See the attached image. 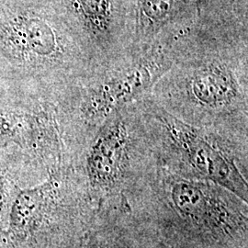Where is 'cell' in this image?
Returning a JSON list of instances; mask_svg holds the SVG:
<instances>
[{"label": "cell", "mask_w": 248, "mask_h": 248, "mask_svg": "<svg viewBox=\"0 0 248 248\" xmlns=\"http://www.w3.org/2000/svg\"><path fill=\"white\" fill-rule=\"evenodd\" d=\"M168 41L133 50L132 57L123 62L106 64L102 77L83 98V116L98 126L117 110L140 103L149 96L175 61L176 55L168 46Z\"/></svg>", "instance_id": "obj_2"}, {"label": "cell", "mask_w": 248, "mask_h": 248, "mask_svg": "<svg viewBox=\"0 0 248 248\" xmlns=\"http://www.w3.org/2000/svg\"><path fill=\"white\" fill-rule=\"evenodd\" d=\"M14 133V124L8 117L0 116V138L8 137Z\"/></svg>", "instance_id": "obj_9"}, {"label": "cell", "mask_w": 248, "mask_h": 248, "mask_svg": "<svg viewBox=\"0 0 248 248\" xmlns=\"http://www.w3.org/2000/svg\"><path fill=\"white\" fill-rule=\"evenodd\" d=\"M134 105L117 110L98 125L89 146L86 157L88 182L92 194L103 206L124 196L136 172L142 137Z\"/></svg>", "instance_id": "obj_3"}, {"label": "cell", "mask_w": 248, "mask_h": 248, "mask_svg": "<svg viewBox=\"0 0 248 248\" xmlns=\"http://www.w3.org/2000/svg\"><path fill=\"white\" fill-rule=\"evenodd\" d=\"M7 198V190H6V181L4 177L0 174V214L5 207Z\"/></svg>", "instance_id": "obj_10"}, {"label": "cell", "mask_w": 248, "mask_h": 248, "mask_svg": "<svg viewBox=\"0 0 248 248\" xmlns=\"http://www.w3.org/2000/svg\"><path fill=\"white\" fill-rule=\"evenodd\" d=\"M145 114L194 178L222 186L248 202V182L230 151L207 129L173 115L157 102H144Z\"/></svg>", "instance_id": "obj_4"}, {"label": "cell", "mask_w": 248, "mask_h": 248, "mask_svg": "<svg viewBox=\"0 0 248 248\" xmlns=\"http://www.w3.org/2000/svg\"><path fill=\"white\" fill-rule=\"evenodd\" d=\"M21 49L43 60H53L62 54L61 40L53 28L41 19H29L18 29Z\"/></svg>", "instance_id": "obj_7"}, {"label": "cell", "mask_w": 248, "mask_h": 248, "mask_svg": "<svg viewBox=\"0 0 248 248\" xmlns=\"http://www.w3.org/2000/svg\"><path fill=\"white\" fill-rule=\"evenodd\" d=\"M221 52H197L173 65L157 82L167 85L169 112L200 126L241 113L247 115V62Z\"/></svg>", "instance_id": "obj_1"}, {"label": "cell", "mask_w": 248, "mask_h": 248, "mask_svg": "<svg viewBox=\"0 0 248 248\" xmlns=\"http://www.w3.org/2000/svg\"><path fill=\"white\" fill-rule=\"evenodd\" d=\"M58 195L54 177L45 183L21 190L9 213V233L17 240H26L39 230L47 219Z\"/></svg>", "instance_id": "obj_6"}, {"label": "cell", "mask_w": 248, "mask_h": 248, "mask_svg": "<svg viewBox=\"0 0 248 248\" xmlns=\"http://www.w3.org/2000/svg\"><path fill=\"white\" fill-rule=\"evenodd\" d=\"M214 183L193 177L169 176L166 195L171 210L189 230L215 241L247 240V205ZM244 202V201H243Z\"/></svg>", "instance_id": "obj_5"}, {"label": "cell", "mask_w": 248, "mask_h": 248, "mask_svg": "<svg viewBox=\"0 0 248 248\" xmlns=\"http://www.w3.org/2000/svg\"><path fill=\"white\" fill-rule=\"evenodd\" d=\"M79 248H121L116 238L108 234L96 233L93 236H89Z\"/></svg>", "instance_id": "obj_8"}]
</instances>
